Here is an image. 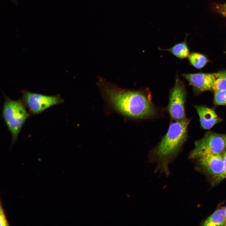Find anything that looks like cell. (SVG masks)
<instances>
[{
	"mask_svg": "<svg viewBox=\"0 0 226 226\" xmlns=\"http://www.w3.org/2000/svg\"><path fill=\"white\" fill-rule=\"evenodd\" d=\"M214 102L217 105H226V89L214 92Z\"/></svg>",
	"mask_w": 226,
	"mask_h": 226,
	"instance_id": "obj_14",
	"label": "cell"
},
{
	"mask_svg": "<svg viewBox=\"0 0 226 226\" xmlns=\"http://www.w3.org/2000/svg\"><path fill=\"white\" fill-rule=\"evenodd\" d=\"M182 75L191 85L195 93L213 91L215 73H187Z\"/></svg>",
	"mask_w": 226,
	"mask_h": 226,
	"instance_id": "obj_7",
	"label": "cell"
},
{
	"mask_svg": "<svg viewBox=\"0 0 226 226\" xmlns=\"http://www.w3.org/2000/svg\"><path fill=\"white\" fill-rule=\"evenodd\" d=\"M224 208V210H225V215H226V223H225V226H226V206Z\"/></svg>",
	"mask_w": 226,
	"mask_h": 226,
	"instance_id": "obj_18",
	"label": "cell"
},
{
	"mask_svg": "<svg viewBox=\"0 0 226 226\" xmlns=\"http://www.w3.org/2000/svg\"><path fill=\"white\" fill-rule=\"evenodd\" d=\"M190 121L186 118L171 123L165 135L149 153L148 161L156 165L155 172L159 171L166 176L170 175L169 165L178 156L186 140Z\"/></svg>",
	"mask_w": 226,
	"mask_h": 226,
	"instance_id": "obj_2",
	"label": "cell"
},
{
	"mask_svg": "<svg viewBox=\"0 0 226 226\" xmlns=\"http://www.w3.org/2000/svg\"><path fill=\"white\" fill-rule=\"evenodd\" d=\"M103 88V95L109 103L126 116L145 119L153 118L158 115V108L142 92L125 90L108 84L104 85Z\"/></svg>",
	"mask_w": 226,
	"mask_h": 226,
	"instance_id": "obj_1",
	"label": "cell"
},
{
	"mask_svg": "<svg viewBox=\"0 0 226 226\" xmlns=\"http://www.w3.org/2000/svg\"><path fill=\"white\" fill-rule=\"evenodd\" d=\"M226 89V70H223L215 73L213 91L214 92Z\"/></svg>",
	"mask_w": 226,
	"mask_h": 226,
	"instance_id": "obj_12",
	"label": "cell"
},
{
	"mask_svg": "<svg viewBox=\"0 0 226 226\" xmlns=\"http://www.w3.org/2000/svg\"><path fill=\"white\" fill-rule=\"evenodd\" d=\"M194 107L198 114L201 126L204 129H210L221 121L211 109L202 105H195Z\"/></svg>",
	"mask_w": 226,
	"mask_h": 226,
	"instance_id": "obj_9",
	"label": "cell"
},
{
	"mask_svg": "<svg viewBox=\"0 0 226 226\" xmlns=\"http://www.w3.org/2000/svg\"><path fill=\"white\" fill-rule=\"evenodd\" d=\"M22 96L21 100L28 109L30 113L32 115L40 114L47 109L62 103L63 101L59 94L47 95L25 90H22Z\"/></svg>",
	"mask_w": 226,
	"mask_h": 226,
	"instance_id": "obj_5",
	"label": "cell"
},
{
	"mask_svg": "<svg viewBox=\"0 0 226 226\" xmlns=\"http://www.w3.org/2000/svg\"><path fill=\"white\" fill-rule=\"evenodd\" d=\"M224 138H225V145H226V135H224Z\"/></svg>",
	"mask_w": 226,
	"mask_h": 226,
	"instance_id": "obj_19",
	"label": "cell"
},
{
	"mask_svg": "<svg viewBox=\"0 0 226 226\" xmlns=\"http://www.w3.org/2000/svg\"><path fill=\"white\" fill-rule=\"evenodd\" d=\"M180 59L187 57L189 55V50L186 40L175 44L172 47L164 50Z\"/></svg>",
	"mask_w": 226,
	"mask_h": 226,
	"instance_id": "obj_11",
	"label": "cell"
},
{
	"mask_svg": "<svg viewBox=\"0 0 226 226\" xmlns=\"http://www.w3.org/2000/svg\"><path fill=\"white\" fill-rule=\"evenodd\" d=\"M198 159L202 168L215 179L222 172L223 159L221 154H207Z\"/></svg>",
	"mask_w": 226,
	"mask_h": 226,
	"instance_id": "obj_8",
	"label": "cell"
},
{
	"mask_svg": "<svg viewBox=\"0 0 226 226\" xmlns=\"http://www.w3.org/2000/svg\"><path fill=\"white\" fill-rule=\"evenodd\" d=\"M223 168L222 173L214 180L213 183V185L218 183L223 180L226 178V152L223 153Z\"/></svg>",
	"mask_w": 226,
	"mask_h": 226,
	"instance_id": "obj_15",
	"label": "cell"
},
{
	"mask_svg": "<svg viewBox=\"0 0 226 226\" xmlns=\"http://www.w3.org/2000/svg\"><path fill=\"white\" fill-rule=\"evenodd\" d=\"M191 64L195 67L201 69L204 67L207 62V57L197 52H192L189 56Z\"/></svg>",
	"mask_w": 226,
	"mask_h": 226,
	"instance_id": "obj_13",
	"label": "cell"
},
{
	"mask_svg": "<svg viewBox=\"0 0 226 226\" xmlns=\"http://www.w3.org/2000/svg\"><path fill=\"white\" fill-rule=\"evenodd\" d=\"M10 1L14 4L15 5H17V0H10Z\"/></svg>",
	"mask_w": 226,
	"mask_h": 226,
	"instance_id": "obj_17",
	"label": "cell"
},
{
	"mask_svg": "<svg viewBox=\"0 0 226 226\" xmlns=\"http://www.w3.org/2000/svg\"><path fill=\"white\" fill-rule=\"evenodd\" d=\"M186 91L184 85L179 78H177L170 95L167 109L171 118L174 121L186 119L185 104Z\"/></svg>",
	"mask_w": 226,
	"mask_h": 226,
	"instance_id": "obj_6",
	"label": "cell"
},
{
	"mask_svg": "<svg viewBox=\"0 0 226 226\" xmlns=\"http://www.w3.org/2000/svg\"><path fill=\"white\" fill-rule=\"evenodd\" d=\"M0 223L1 225H7L8 223L6 219L5 216L3 209L1 207L0 209Z\"/></svg>",
	"mask_w": 226,
	"mask_h": 226,
	"instance_id": "obj_16",
	"label": "cell"
},
{
	"mask_svg": "<svg viewBox=\"0 0 226 226\" xmlns=\"http://www.w3.org/2000/svg\"><path fill=\"white\" fill-rule=\"evenodd\" d=\"M226 215L224 208L216 210L203 222V225L206 226H225Z\"/></svg>",
	"mask_w": 226,
	"mask_h": 226,
	"instance_id": "obj_10",
	"label": "cell"
},
{
	"mask_svg": "<svg viewBox=\"0 0 226 226\" xmlns=\"http://www.w3.org/2000/svg\"><path fill=\"white\" fill-rule=\"evenodd\" d=\"M225 148L224 135L209 132L196 141L194 148L190 153L189 158L198 159L209 154H221L224 152Z\"/></svg>",
	"mask_w": 226,
	"mask_h": 226,
	"instance_id": "obj_4",
	"label": "cell"
},
{
	"mask_svg": "<svg viewBox=\"0 0 226 226\" xmlns=\"http://www.w3.org/2000/svg\"><path fill=\"white\" fill-rule=\"evenodd\" d=\"M2 116L12 136L11 146L18 137L30 113L21 100H13L6 97L2 108Z\"/></svg>",
	"mask_w": 226,
	"mask_h": 226,
	"instance_id": "obj_3",
	"label": "cell"
}]
</instances>
